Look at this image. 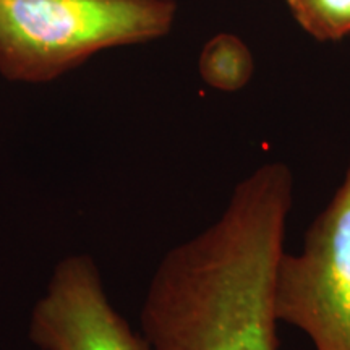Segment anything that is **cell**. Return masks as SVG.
<instances>
[{
  "instance_id": "1",
  "label": "cell",
  "mask_w": 350,
  "mask_h": 350,
  "mask_svg": "<svg viewBox=\"0 0 350 350\" xmlns=\"http://www.w3.org/2000/svg\"><path fill=\"white\" fill-rule=\"evenodd\" d=\"M292 204V170L266 163L216 221L170 248L139 310L146 350H278L274 281Z\"/></svg>"
},
{
  "instance_id": "2",
  "label": "cell",
  "mask_w": 350,
  "mask_h": 350,
  "mask_svg": "<svg viewBox=\"0 0 350 350\" xmlns=\"http://www.w3.org/2000/svg\"><path fill=\"white\" fill-rule=\"evenodd\" d=\"M174 0H0V73L46 83L111 47L163 38Z\"/></svg>"
},
{
  "instance_id": "3",
  "label": "cell",
  "mask_w": 350,
  "mask_h": 350,
  "mask_svg": "<svg viewBox=\"0 0 350 350\" xmlns=\"http://www.w3.org/2000/svg\"><path fill=\"white\" fill-rule=\"evenodd\" d=\"M274 308L279 323L305 332L314 350H350V163L301 252L282 253Z\"/></svg>"
},
{
  "instance_id": "4",
  "label": "cell",
  "mask_w": 350,
  "mask_h": 350,
  "mask_svg": "<svg viewBox=\"0 0 350 350\" xmlns=\"http://www.w3.org/2000/svg\"><path fill=\"white\" fill-rule=\"evenodd\" d=\"M28 336L39 350H146L139 332L113 308L88 255L57 262L31 312Z\"/></svg>"
},
{
  "instance_id": "5",
  "label": "cell",
  "mask_w": 350,
  "mask_h": 350,
  "mask_svg": "<svg viewBox=\"0 0 350 350\" xmlns=\"http://www.w3.org/2000/svg\"><path fill=\"white\" fill-rule=\"evenodd\" d=\"M200 68L209 85L235 91L250 80L253 60L248 47L237 36L219 34L204 46Z\"/></svg>"
},
{
  "instance_id": "6",
  "label": "cell",
  "mask_w": 350,
  "mask_h": 350,
  "mask_svg": "<svg viewBox=\"0 0 350 350\" xmlns=\"http://www.w3.org/2000/svg\"><path fill=\"white\" fill-rule=\"evenodd\" d=\"M297 23L317 41H340L350 34V0H286Z\"/></svg>"
}]
</instances>
